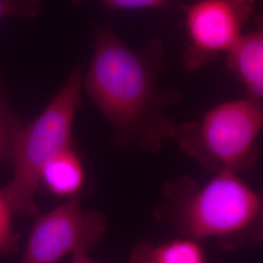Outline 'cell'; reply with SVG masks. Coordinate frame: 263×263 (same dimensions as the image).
Wrapping results in <instances>:
<instances>
[{
	"label": "cell",
	"instance_id": "1",
	"mask_svg": "<svg viewBox=\"0 0 263 263\" xmlns=\"http://www.w3.org/2000/svg\"><path fill=\"white\" fill-rule=\"evenodd\" d=\"M164 67L165 49L159 39L137 52L110 28L98 30L83 89L109 123L113 146L157 153L166 139L173 140L179 124L169 110L181 94L160 88Z\"/></svg>",
	"mask_w": 263,
	"mask_h": 263
},
{
	"label": "cell",
	"instance_id": "2",
	"mask_svg": "<svg viewBox=\"0 0 263 263\" xmlns=\"http://www.w3.org/2000/svg\"><path fill=\"white\" fill-rule=\"evenodd\" d=\"M153 216L177 236L213 239L224 251L263 240L262 198L233 172L215 173L203 184L186 176L170 180Z\"/></svg>",
	"mask_w": 263,
	"mask_h": 263
},
{
	"label": "cell",
	"instance_id": "3",
	"mask_svg": "<svg viewBox=\"0 0 263 263\" xmlns=\"http://www.w3.org/2000/svg\"><path fill=\"white\" fill-rule=\"evenodd\" d=\"M82 90L83 77L77 66L46 108L20 132L10 161L13 179L0 189L14 216H38L35 194L42 173L57 154L73 145V123Z\"/></svg>",
	"mask_w": 263,
	"mask_h": 263
},
{
	"label": "cell",
	"instance_id": "4",
	"mask_svg": "<svg viewBox=\"0 0 263 263\" xmlns=\"http://www.w3.org/2000/svg\"><path fill=\"white\" fill-rule=\"evenodd\" d=\"M262 128L261 100L248 97L217 104L199 122L178 125L173 140L209 172L240 174L258 162Z\"/></svg>",
	"mask_w": 263,
	"mask_h": 263
},
{
	"label": "cell",
	"instance_id": "5",
	"mask_svg": "<svg viewBox=\"0 0 263 263\" xmlns=\"http://www.w3.org/2000/svg\"><path fill=\"white\" fill-rule=\"evenodd\" d=\"M107 219L98 210H83L81 194L66 198L38 216L20 263H59L77 251L91 252L104 237Z\"/></svg>",
	"mask_w": 263,
	"mask_h": 263
},
{
	"label": "cell",
	"instance_id": "6",
	"mask_svg": "<svg viewBox=\"0 0 263 263\" xmlns=\"http://www.w3.org/2000/svg\"><path fill=\"white\" fill-rule=\"evenodd\" d=\"M255 0H201L185 8L189 45L183 56L188 70L196 71L242 35Z\"/></svg>",
	"mask_w": 263,
	"mask_h": 263
},
{
	"label": "cell",
	"instance_id": "7",
	"mask_svg": "<svg viewBox=\"0 0 263 263\" xmlns=\"http://www.w3.org/2000/svg\"><path fill=\"white\" fill-rule=\"evenodd\" d=\"M226 63L230 71L244 85L248 97L262 100V29L242 34L226 52Z\"/></svg>",
	"mask_w": 263,
	"mask_h": 263
},
{
	"label": "cell",
	"instance_id": "8",
	"mask_svg": "<svg viewBox=\"0 0 263 263\" xmlns=\"http://www.w3.org/2000/svg\"><path fill=\"white\" fill-rule=\"evenodd\" d=\"M128 263H209L200 241L177 236L166 242L141 241L136 245Z\"/></svg>",
	"mask_w": 263,
	"mask_h": 263
},
{
	"label": "cell",
	"instance_id": "9",
	"mask_svg": "<svg viewBox=\"0 0 263 263\" xmlns=\"http://www.w3.org/2000/svg\"><path fill=\"white\" fill-rule=\"evenodd\" d=\"M41 183L57 197L81 194L85 183L84 167L73 145L61 151L49 162L42 173Z\"/></svg>",
	"mask_w": 263,
	"mask_h": 263
},
{
	"label": "cell",
	"instance_id": "10",
	"mask_svg": "<svg viewBox=\"0 0 263 263\" xmlns=\"http://www.w3.org/2000/svg\"><path fill=\"white\" fill-rule=\"evenodd\" d=\"M24 127L0 97V162H10L20 132Z\"/></svg>",
	"mask_w": 263,
	"mask_h": 263
},
{
	"label": "cell",
	"instance_id": "11",
	"mask_svg": "<svg viewBox=\"0 0 263 263\" xmlns=\"http://www.w3.org/2000/svg\"><path fill=\"white\" fill-rule=\"evenodd\" d=\"M13 216L8 203L0 192V258L19 251L20 237L14 229Z\"/></svg>",
	"mask_w": 263,
	"mask_h": 263
},
{
	"label": "cell",
	"instance_id": "12",
	"mask_svg": "<svg viewBox=\"0 0 263 263\" xmlns=\"http://www.w3.org/2000/svg\"><path fill=\"white\" fill-rule=\"evenodd\" d=\"M36 0H0V19L7 16L32 18L40 10Z\"/></svg>",
	"mask_w": 263,
	"mask_h": 263
},
{
	"label": "cell",
	"instance_id": "13",
	"mask_svg": "<svg viewBox=\"0 0 263 263\" xmlns=\"http://www.w3.org/2000/svg\"><path fill=\"white\" fill-rule=\"evenodd\" d=\"M112 9H146L161 8L168 5L170 0H101Z\"/></svg>",
	"mask_w": 263,
	"mask_h": 263
},
{
	"label": "cell",
	"instance_id": "14",
	"mask_svg": "<svg viewBox=\"0 0 263 263\" xmlns=\"http://www.w3.org/2000/svg\"><path fill=\"white\" fill-rule=\"evenodd\" d=\"M71 263H96L89 256V252L86 251H77L72 254Z\"/></svg>",
	"mask_w": 263,
	"mask_h": 263
}]
</instances>
